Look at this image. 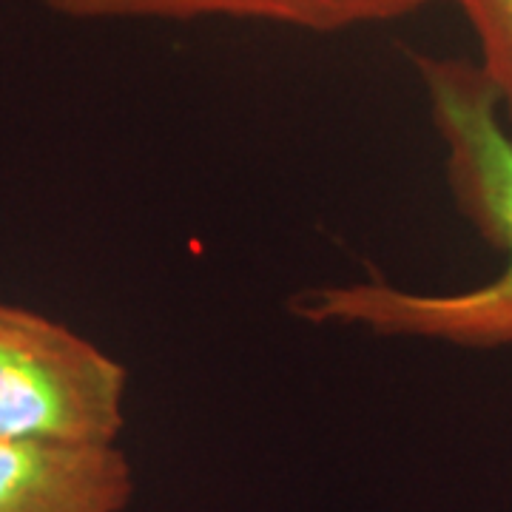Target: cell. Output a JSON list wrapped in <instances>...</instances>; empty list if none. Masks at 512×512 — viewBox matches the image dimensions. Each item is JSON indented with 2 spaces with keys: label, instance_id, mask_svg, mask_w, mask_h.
<instances>
[{
  "label": "cell",
  "instance_id": "2",
  "mask_svg": "<svg viewBox=\"0 0 512 512\" xmlns=\"http://www.w3.org/2000/svg\"><path fill=\"white\" fill-rule=\"evenodd\" d=\"M126 367L60 322L0 305V439L109 447Z\"/></svg>",
  "mask_w": 512,
  "mask_h": 512
},
{
  "label": "cell",
  "instance_id": "1",
  "mask_svg": "<svg viewBox=\"0 0 512 512\" xmlns=\"http://www.w3.org/2000/svg\"><path fill=\"white\" fill-rule=\"evenodd\" d=\"M430 114L444 143L458 211L504 254L501 271L476 288L407 291L384 279L319 285L293 296L302 322L421 339L456 348H512V137L501 100L478 63L419 57Z\"/></svg>",
  "mask_w": 512,
  "mask_h": 512
},
{
  "label": "cell",
  "instance_id": "3",
  "mask_svg": "<svg viewBox=\"0 0 512 512\" xmlns=\"http://www.w3.org/2000/svg\"><path fill=\"white\" fill-rule=\"evenodd\" d=\"M134 473L117 444L0 439V512H123Z\"/></svg>",
  "mask_w": 512,
  "mask_h": 512
},
{
  "label": "cell",
  "instance_id": "4",
  "mask_svg": "<svg viewBox=\"0 0 512 512\" xmlns=\"http://www.w3.org/2000/svg\"><path fill=\"white\" fill-rule=\"evenodd\" d=\"M52 12L74 20H271L311 32H339L362 23L410 15L436 0H43Z\"/></svg>",
  "mask_w": 512,
  "mask_h": 512
},
{
  "label": "cell",
  "instance_id": "5",
  "mask_svg": "<svg viewBox=\"0 0 512 512\" xmlns=\"http://www.w3.org/2000/svg\"><path fill=\"white\" fill-rule=\"evenodd\" d=\"M481 49V69L512 120V0H456Z\"/></svg>",
  "mask_w": 512,
  "mask_h": 512
}]
</instances>
